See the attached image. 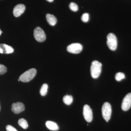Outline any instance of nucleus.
<instances>
[{"label":"nucleus","mask_w":131,"mask_h":131,"mask_svg":"<svg viewBox=\"0 0 131 131\" xmlns=\"http://www.w3.org/2000/svg\"><path fill=\"white\" fill-rule=\"evenodd\" d=\"M18 81H20V80L19 79H18Z\"/></svg>","instance_id":"nucleus-24"},{"label":"nucleus","mask_w":131,"mask_h":131,"mask_svg":"<svg viewBox=\"0 0 131 131\" xmlns=\"http://www.w3.org/2000/svg\"><path fill=\"white\" fill-rule=\"evenodd\" d=\"M2 31H1V29H0V35H1V34L2 33Z\"/></svg>","instance_id":"nucleus-23"},{"label":"nucleus","mask_w":131,"mask_h":131,"mask_svg":"<svg viewBox=\"0 0 131 131\" xmlns=\"http://www.w3.org/2000/svg\"><path fill=\"white\" fill-rule=\"evenodd\" d=\"M7 69L6 67L3 64H0V75L4 74L6 73Z\"/></svg>","instance_id":"nucleus-20"},{"label":"nucleus","mask_w":131,"mask_h":131,"mask_svg":"<svg viewBox=\"0 0 131 131\" xmlns=\"http://www.w3.org/2000/svg\"><path fill=\"white\" fill-rule=\"evenodd\" d=\"M112 112V107L110 103L105 102L102 106V113L103 118L107 122L111 118Z\"/></svg>","instance_id":"nucleus-3"},{"label":"nucleus","mask_w":131,"mask_h":131,"mask_svg":"<svg viewBox=\"0 0 131 131\" xmlns=\"http://www.w3.org/2000/svg\"><path fill=\"white\" fill-rule=\"evenodd\" d=\"M37 70L34 68L30 69L20 75L19 79L24 82H27L32 80L36 75Z\"/></svg>","instance_id":"nucleus-2"},{"label":"nucleus","mask_w":131,"mask_h":131,"mask_svg":"<svg viewBox=\"0 0 131 131\" xmlns=\"http://www.w3.org/2000/svg\"><path fill=\"white\" fill-rule=\"evenodd\" d=\"M102 64L97 61L92 62L90 68L91 77L94 79L98 78L100 75L102 70Z\"/></svg>","instance_id":"nucleus-1"},{"label":"nucleus","mask_w":131,"mask_h":131,"mask_svg":"<svg viewBox=\"0 0 131 131\" xmlns=\"http://www.w3.org/2000/svg\"><path fill=\"white\" fill-rule=\"evenodd\" d=\"M25 106L23 103L18 102L13 103L12 105V110L14 113L19 114L24 111Z\"/></svg>","instance_id":"nucleus-9"},{"label":"nucleus","mask_w":131,"mask_h":131,"mask_svg":"<svg viewBox=\"0 0 131 131\" xmlns=\"http://www.w3.org/2000/svg\"><path fill=\"white\" fill-rule=\"evenodd\" d=\"M81 20L82 21L85 23L88 21L89 20V14L87 13L83 14L82 16Z\"/></svg>","instance_id":"nucleus-19"},{"label":"nucleus","mask_w":131,"mask_h":131,"mask_svg":"<svg viewBox=\"0 0 131 131\" xmlns=\"http://www.w3.org/2000/svg\"><path fill=\"white\" fill-rule=\"evenodd\" d=\"M69 8L73 12H77L78 9V6L77 4L74 2H71L69 5Z\"/></svg>","instance_id":"nucleus-18"},{"label":"nucleus","mask_w":131,"mask_h":131,"mask_svg":"<svg viewBox=\"0 0 131 131\" xmlns=\"http://www.w3.org/2000/svg\"><path fill=\"white\" fill-rule=\"evenodd\" d=\"M83 47L79 43H74L68 46L67 48V51L70 53L77 54L80 53L82 50Z\"/></svg>","instance_id":"nucleus-6"},{"label":"nucleus","mask_w":131,"mask_h":131,"mask_svg":"<svg viewBox=\"0 0 131 131\" xmlns=\"http://www.w3.org/2000/svg\"><path fill=\"white\" fill-rule=\"evenodd\" d=\"M14 51V49L12 46L5 44H0V53L1 54H10Z\"/></svg>","instance_id":"nucleus-11"},{"label":"nucleus","mask_w":131,"mask_h":131,"mask_svg":"<svg viewBox=\"0 0 131 131\" xmlns=\"http://www.w3.org/2000/svg\"><path fill=\"white\" fill-rule=\"evenodd\" d=\"M46 126L49 130L52 131H57L59 127L56 123L51 121H47L46 122Z\"/></svg>","instance_id":"nucleus-12"},{"label":"nucleus","mask_w":131,"mask_h":131,"mask_svg":"<svg viewBox=\"0 0 131 131\" xmlns=\"http://www.w3.org/2000/svg\"><path fill=\"white\" fill-rule=\"evenodd\" d=\"M34 36L36 40L38 42H43L46 39L45 33L42 28L39 27H37L34 29Z\"/></svg>","instance_id":"nucleus-5"},{"label":"nucleus","mask_w":131,"mask_h":131,"mask_svg":"<svg viewBox=\"0 0 131 131\" xmlns=\"http://www.w3.org/2000/svg\"><path fill=\"white\" fill-rule=\"evenodd\" d=\"M83 115L84 118L87 122H90L93 118L92 109L88 105H85L83 107Z\"/></svg>","instance_id":"nucleus-7"},{"label":"nucleus","mask_w":131,"mask_h":131,"mask_svg":"<svg viewBox=\"0 0 131 131\" xmlns=\"http://www.w3.org/2000/svg\"><path fill=\"white\" fill-rule=\"evenodd\" d=\"M131 107V93H129L125 96L122 103V108L124 111L129 110Z\"/></svg>","instance_id":"nucleus-8"},{"label":"nucleus","mask_w":131,"mask_h":131,"mask_svg":"<svg viewBox=\"0 0 131 131\" xmlns=\"http://www.w3.org/2000/svg\"><path fill=\"white\" fill-rule=\"evenodd\" d=\"M19 125L23 129H26L28 127V124L27 121L24 118L20 119L18 121Z\"/></svg>","instance_id":"nucleus-15"},{"label":"nucleus","mask_w":131,"mask_h":131,"mask_svg":"<svg viewBox=\"0 0 131 131\" xmlns=\"http://www.w3.org/2000/svg\"><path fill=\"white\" fill-rule=\"evenodd\" d=\"M25 6L23 4H18L16 5L14 8V15L16 17H19L21 15L25 10Z\"/></svg>","instance_id":"nucleus-10"},{"label":"nucleus","mask_w":131,"mask_h":131,"mask_svg":"<svg viewBox=\"0 0 131 131\" xmlns=\"http://www.w3.org/2000/svg\"><path fill=\"white\" fill-rule=\"evenodd\" d=\"M47 1L49 2H52L54 1V0H46Z\"/></svg>","instance_id":"nucleus-22"},{"label":"nucleus","mask_w":131,"mask_h":131,"mask_svg":"<svg viewBox=\"0 0 131 131\" xmlns=\"http://www.w3.org/2000/svg\"><path fill=\"white\" fill-rule=\"evenodd\" d=\"M107 39V44L108 48L112 50H115L117 46V38L115 35L112 33H109L108 34Z\"/></svg>","instance_id":"nucleus-4"},{"label":"nucleus","mask_w":131,"mask_h":131,"mask_svg":"<svg viewBox=\"0 0 131 131\" xmlns=\"http://www.w3.org/2000/svg\"><path fill=\"white\" fill-rule=\"evenodd\" d=\"M46 18L48 23L50 25L54 26L57 24V19L53 15L47 14L46 15Z\"/></svg>","instance_id":"nucleus-13"},{"label":"nucleus","mask_w":131,"mask_h":131,"mask_svg":"<svg viewBox=\"0 0 131 131\" xmlns=\"http://www.w3.org/2000/svg\"><path fill=\"white\" fill-rule=\"evenodd\" d=\"M48 86L47 84H43L42 85L40 89V94L42 96H44L47 94Z\"/></svg>","instance_id":"nucleus-16"},{"label":"nucleus","mask_w":131,"mask_h":131,"mask_svg":"<svg viewBox=\"0 0 131 131\" xmlns=\"http://www.w3.org/2000/svg\"><path fill=\"white\" fill-rule=\"evenodd\" d=\"M6 129L7 131H18L12 126L8 125L6 126Z\"/></svg>","instance_id":"nucleus-21"},{"label":"nucleus","mask_w":131,"mask_h":131,"mask_svg":"<svg viewBox=\"0 0 131 131\" xmlns=\"http://www.w3.org/2000/svg\"><path fill=\"white\" fill-rule=\"evenodd\" d=\"M63 101L64 103L66 105H70L73 102V98L71 95H67L64 96Z\"/></svg>","instance_id":"nucleus-14"},{"label":"nucleus","mask_w":131,"mask_h":131,"mask_svg":"<svg viewBox=\"0 0 131 131\" xmlns=\"http://www.w3.org/2000/svg\"><path fill=\"white\" fill-rule=\"evenodd\" d=\"M125 78V75L121 72L117 73L115 75V79L118 81H120Z\"/></svg>","instance_id":"nucleus-17"}]
</instances>
